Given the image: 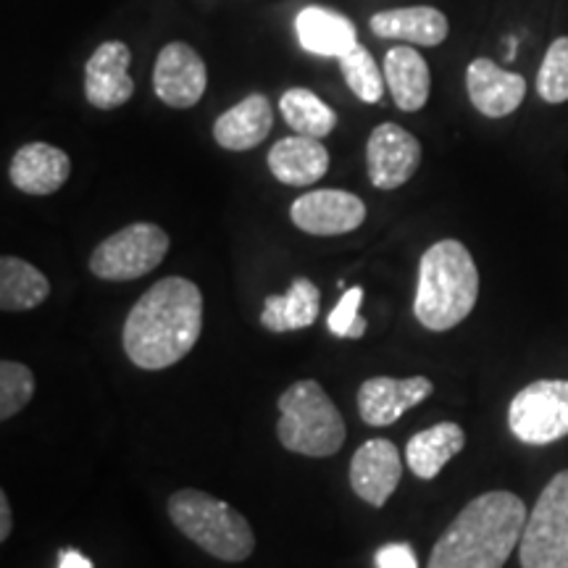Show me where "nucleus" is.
<instances>
[{"label": "nucleus", "mask_w": 568, "mask_h": 568, "mask_svg": "<svg viewBox=\"0 0 568 568\" xmlns=\"http://www.w3.org/2000/svg\"><path fill=\"white\" fill-rule=\"evenodd\" d=\"M203 332V295L195 282L166 276L155 282L124 322L126 358L145 372L169 368L193 351Z\"/></svg>", "instance_id": "nucleus-1"}, {"label": "nucleus", "mask_w": 568, "mask_h": 568, "mask_svg": "<svg viewBox=\"0 0 568 568\" xmlns=\"http://www.w3.org/2000/svg\"><path fill=\"white\" fill-rule=\"evenodd\" d=\"M527 506L506 489L474 497L432 548L429 568H503L521 545Z\"/></svg>", "instance_id": "nucleus-2"}, {"label": "nucleus", "mask_w": 568, "mask_h": 568, "mask_svg": "<svg viewBox=\"0 0 568 568\" xmlns=\"http://www.w3.org/2000/svg\"><path fill=\"white\" fill-rule=\"evenodd\" d=\"M479 301V272L471 253L458 240H439L426 247L418 264L414 314L429 332L464 324Z\"/></svg>", "instance_id": "nucleus-3"}, {"label": "nucleus", "mask_w": 568, "mask_h": 568, "mask_svg": "<svg viewBox=\"0 0 568 568\" xmlns=\"http://www.w3.org/2000/svg\"><path fill=\"white\" fill-rule=\"evenodd\" d=\"M169 516L184 537L213 558L240 564L253 556L255 535L247 518L209 493L180 489L169 500Z\"/></svg>", "instance_id": "nucleus-4"}, {"label": "nucleus", "mask_w": 568, "mask_h": 568, "mask_svg": "<svg viewBox=\"0 0 568 568\" xmlns=\"http://www.w3.org/2000/svg\"><path fill=\"white\" fill-rule=\"evenodd\" d=\"M276 437L284 450L308 458H329L345 443V422L332 397L314 379L295 382L280 397Z\"/></svg>", "instance_id": "nucleus-5"}, {"label": "nucleus", "mask_w": 568, "mask_h": 568, "mask_svg": "<svg viewBox=\"0 0 568 568\" xmlns=\"http://www.w3.org/2000/svg\"><path fill=\"white\" fill-rule=\"evenodd\" d=\"M518 558L521 568H568V468L556 474L537 497Z\"/></svg>", "instance_id": "nucleus-6"}, {"label": "nucleus", "mask_w": 568, "mask_h": 568, "mask_svg": "<svg viewBox=\"0 0 568 568\" xmlns=\"http://www.w3.org/2000/svg\"><path fill=\"white\" fill-rule=\"evenodd\" d=\"M169 253V234L159 224L138 222L113 232L90 255V272L105 282H132L151 274Z\"/></svg>", "instance_id": "nucleus-7"}, {"label": "nucleus", "mask_w": 568, "mask_h": 568, "mask_svg": "<svg viewBox=\"0 0 568 568\" xmlns=\"http://www.w3.org/2000/svg\"><path fill=\"white\" fill-rule=\"evenodd\" d=\"M508 426L524 445H550L568 437V379H539L516 393Z\"/></svg>", "instance_id": "nucleus-8"}, {"label": "nucleus", "mask_w": 568, "mask_h": 568, "mask_svg": "<svg viewBox=\"0 0 568 568\" xmlns=\"http://www.w3.org/2000/svg\"><path fill=\"white\" fill-rule=\"evenodd\" d=\"M209 88V71L201 53L187 42H169L153 67V92L169 109H193Z\"/></svg>", "instance_id": "nucleus-9"}, {"label": "nucleus", "mask_w": 568, "mask_h": 568, "mask_svg": "<svg viewBox=\"0 0 568 568\" xmlns=\"http://www.w3.org/2000/svg\"><path fill=\"white\" fill-rule=\"evenodd\" d=\"M422 166V142L393 122L379 124L366 142V174L376 190H397Z\"/></svg>", "instance_id": "nucleus-10"}, {"label": "nucleus", "mask_w": 568, "mask_h": 568, "mask_svg": "<svg viewBox=\"0 0 568 568\" xmlns=\"http://www.w3.org/2000/svg\"><path fill=\"white\" fill-rule=\"evenodd\" d=\"M290 219L305 234L335 237L366 222V203L347 190H311L293 203Z\"/></svg>", "instance_id": "nucleus-11"}, {"label": "nucleus", "mask_w": 568, "mask_h": 568, "mask_svg": "<svg viewBox=\"0 0 568 568\" xmlns=\"http://www.w3.org/2000/svg\"><path fill=\"white\" fill-rule=\"evenodd\" d=\"M132 51L119 40L95 48L84 67V98L92 109L116 111L132 101L134 80L130 74Z\"/></svg>", "instance_id": "nucleus-12"}, {"label": "nucleus", "mask_w": 568, "mask_h": 568, "mask_svg": "<svg viewBox=\"0 0 568 568\" xmlns=\"http://www.w3.org/2000/svg\"><path fill=\"white\" fill-rule=\"evenodd\" d=\"M468 101L487 119H506L521 109L527 80L516 71L497 67L493 59H474L466 69Z\"/></svg>", "instance_id": "nucleus-13"}, {"label": "nucleus", "mask_w": 568, "mask_h": 568, "mask_svg": "<svg viewBox=\"0 0 568 568\" xmlns=\"http://www.w3.org/2000/svg\"><path fill=\"white\" fill-rule=\"evenodd\" d=\"M403 477L397 447L389 439H368L351 460V487L368 506L382 508Z\"/></svg>", "instance_id": "nucleus-14"}, {"label": "nucleus", "mask_w": 568, "mask_h": 568, "mask_svg": "<svg viewBox=\"0 0 568 568\" xmlns=\"http://www.w3.org/2000/svg\"><path fill=\"white\" fill-rule=\"evenodd\" d=\"M432 393L435 385L426 376H410V379L374 376L358 389V414L368 426H389Z\"/></svg>", "instance_id": "nucleus-15"}, {"label": "nucleus", "mask_w": 568, "mask_h": 568, "mask_svg": "<svg viewBox=\"0 0 568 568\" xmlns=\"http://www.w3.org/2000/svg\"><path fill=\"white\" fill-rule=\"evenodd\" d=\"M71 159L51 142H27L11 159L9 180L24 195H53L67 184Z\"/></svg>", "instance_id": "nucleus-16"}, {"label": "nucleus", "mask_w": 568, "mask_h": 568, "mask_svg": "<svg viewBox=\"0 0 568 568\" xmlns=\"http://www.w3.org/2000/svg\"><path fill=\"white\" fill-rule=\"evenodd\" d=\"M372 32L382 40H403L408 45L437 48L450 34V21L435 6H410L374 13L368 21Z\"/></svg>", "instance_id": "nucleus-17"}, {"label": "nucleus", "mask_w": 568, "mask_h": 568, "mask_svg": "<svg viewBox=\"0 0 568 568\" xmlns=\"http://www.w3.org/2000/svg\"><path fill=\"white\" fill-rule=\"evenodd\" d=\"M272 126V103H268L264 92H253V95L234 103L230 111H224L222 116L216 119V124H213V140H216L224 151H253L255 145H261V142L268 138Z\"/></svg>", "instance_id": "nucleus-18"}, {"label": "nucleus", "mask_w": 568, "mask_h": 568, "mask_svg": "<svg viewBox=\"0 0 568 568\" xmlns=\"http://www.w3.org/2000/svg\"><path fill=\"white\" fill-rule=\"evenodd\" d=\"M329 151L322 145V140L303 138V134H293V138H282L268 151V172L287 187H308L316 184L322 176L329 172Z\"/></svg>", "instance_id": "nucleus-19"}, {"label": "nucleus", "mask_w": 568, "mask_h": 568, "mask_svg": "<svg viewBox=\"0 0 568 568\" xmlns=\"http://www.w3.org/2000/svg\"><path fill=\"white\" fill-rule=\"evenodd\" d=\"M295 32L303 51L324 59H343L358 45L353 21L324 6H305L295 19Z\"/></svg>", "instance_id": "nucleus-20"}, {"label": "nucleus", "mask_w": 568, "mask_h": 568, "mask_svg": "<svg viewBox=\"0 0 568 568\" xmlns=\"http://www.w3.org/2000/svg\"><path fill=\"white\" fill-rule=\"evenodd\" d=\"M385 82L395 105L406 113L422 111L432 92V74L414 45H395L385 55Z\"/></svg>", "instance_id": "nucleus-21"}, {"label": "nucleus", "mask_w": 568, "mask_h": 568, "mask_svg": "<svg viewBox=\"0 0 568 568\" xmlns=\"http://www.w3.org/2000/svg\"><path fill=\"white\" fill-rule=\"evenodd\" d=\"M318 311H322V293H318V287L311 280H305V276H297L290 284L287 293L266 297L261 324H264V329L274 332V335H284V332H297L314 324Z\"/></svg>", "instance_id": "nucleus-22"}, {"label": "nucleus", "mask_w": 568, "mask_h": 568, "mask_svg": "<svg viewBox=\"0 0 568 568\" xmlns=\"http://www.w3.org/2000/svg\"><path fill=\"white\" fill-rule=\"evenodd\" d=\"M466 447V432L458 424L445 422L418 432L408 439L406 458L418 479H435L447 460H453Z\"/></svg>", "instance_id": "nucleus-23"}, {"label": "nucleus", "mask_w": 568, "mask_h": 568, "mask_svg": "<svg viewBox=\"0 0 568 568\" xmlns=\"http://www.w3.org/2000/svg\"><path fill=\"white\" fill-rule=\"evenodd\" d=\"M48 295H51V282L38 266L27 264L17 255L0 258V311L3 314L38 308L48 301Z\"/></svg>", "instance_id": "nucleus-24"}, {"label": "nucleus", "mask_w": 568, "mask_h": 568, "mask_svg": "<svg viewBox=\"0 0 568 568\" xmlns=\"http://www.w3.org/2000/svg\"><path fill=\"white\" fill-rule=\"evenodd\" d=\"M280 111L290 130L295 134H303V138L324 140L337 126V111L329 109L308 88H290L287 92H282Z\"/></svg>", "instance_id": "nucleus-25"}, {"label": "nucleus", "mask_w": 568, "mask_h": 568, "mask_svg": "<svg viewBox=\"0 0 568 568\" xmlns=\"http://www.w3.org/2000/svg\"><path fill=\"white\" fill-rule=\"evenodd\" d=\"M339 61V71H343L347 88L353 90V95L364 103H379L385 95V69H379V63L374 61V55L368 48L358 45L351 53H345Z\"/></svg>", "instance_id": "nucleus-26"}, {"label": "nucleus", "mask_w": 568, "mask_h": 568, "mask_svg": "<svg viewBox=\"0 0 568 568\" xmlns=\"http://www.w3.org/2000/svg\"><path fill=\"white\" fill-rule=\"evenodd\" d=\"M537 95L545 103L560 105L568 101V38H556L537 71Z\"/></svg>", "instance_id": "nucleus-27"}, {"label": "nucleus", "mask_w": 568, "mask_h": 568, "mask_svg": "<svg viewBox=\"0 0 568 568\" xmlns=\"http://www.w3.org/2000/svg\"><path fill=\"white\" fill-rule=\"evenodd\" d=\"M34 395V374L32 368H27L19 361L6 358L0 364V418L9 422L11 416H17L21 408H27V403Z\"/></svg>", "instance_id": "nucleus-28"}, {"label": "nucleus", "mask_w": 568, "mask_h": 568, "mask_svg": "<svg viewBox=\"0 0 568 568\" xmlns=\"http://www.w3.org/2000/svg\"><path fill=\"white\" fill-rule=\"evenodd\" d=\"M361 301H364V290L361 287H351L343 297H339V303L332 308L329 318H326V326H329L332 335L351 339L366 335V322L358 316Z\"/></svg>", "instance_id": "nucleus-29"}, {"label": "nucleus", "mask_w": 568, "mask_h": 568, "mask_svg": "<svg viewBox=\"0 0 568 568\" xmlns=\"http://www.w3.org/2000/svg\"><path fill=\"white\" fill-rule=\"evenodd\" d=\"M376 568H418L410 545H385L376 550Z\"/></svg>", "instance_id": "nucleus-30"}, {"label": "nucleus", "mask_w": 568, "mask_h": 568, "mask_svg": "<svg viewBox=\"0 0 568 568\" xmlns=\"http://www.w3.org/2000/svg\"><path fill=\"white\" fill-rule=\"evenodd\" d=\"M11 527H13V516H11V503L9 495L0 493V542L11 537Z\"/></svg>", "instance_id": "nucleus-31"}, {"label": "nucleus", "mask_w": 568, "mask_h": 568, "mask_svg": "<svg viewBox=\"0 0 568 568\" xmlns=\"http://www.w3.org/2000/svg\"><path fill=\"white\" fill-rule=\"evenodd\" d=\"M59 568H95L88 556H82L80 550H61L59 552Z\"/></svg>", "instance_id": "nucleus-32"}]
</instances>
